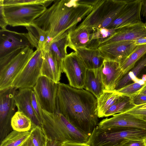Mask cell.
<instances>
[{"label": "cell", "mask_w": 146, "mask_h": 146, "mask_svg": "<svg viewBox=\"0 0 146 146\" xmlns=\"http://www.w3.org/2000/svg\"><path fill=\"white\" fill-rule=\"evenodd\" d=\"M58 112L72 125L90 136L98 123L97 99L89 92L58 83Z\"/></svg>", "instance_id": "1"}, {"label": "cell", "mask_w": 146, "mask_h": 146, "mask_svg": "<svg viewBox=\"0 0 146 146\" xmlns=\"http://www.w3.org/2000/svg\"><path fill=\"white\" fill-rule=\"evenodd\" d=\"M92 10L91 6L79 0H54L31 26L40 28L46 32L50 41L54 40L68 35Z\"/></svg>", "instance_id": "2"}, {"label": "cell", "mask_w": 146, "mask_h": 146, "mask_svg": "<svg viewBox=\"0 0 146 146\" xmlns=\"http://www.w3.org/2000/svg\"><path fill=\"white\" fill-rule=\"evenodd\" d=\"M43 128L49 139L62 143H88L89 136L81 131L59 112H49L42 109Z\"/></svg>", "instance_id": "3"}, {"label": "cell", "mask_w": 146, "mask_h": 146, "mask_svg": "<svg viewBox=\"0 0 146 146\" xmlns=\"http://www.w3.org/2000/svg\"><path fill=\"white\" fill-rule=\"evenodd\" d=\"M144 137L141 129L122 127L102 129L98 125L89 136L88 144L90 146H120L127 139L142 140Z\"/></svg>", "instance_id": "4"}, {"label": "cell", "mask_w": 146, "mask_h": 146, "mask_svg": "<svg viewBox=\"0 0 146 146\" xmlns=\"http://www.w3.org/2000/svg\"><path fill=\"white\" fill-rule=\"evenodd\" d=\"M35 53L33 48L29 46L0 59V90L12 86L15 79Z\"/></svg>", "instance_id": "5"}, {"label": "cell", "mask_w": 146, "mask_h": 146, "mask_svg": "<svg viewBox=\"0 0 146 146\" xmlns=\"http://www.w3.org/2000/svg\"><path fill=\"white\" fill-rule=\"evenodd\" d=\"M8 25L12 27L31 25L33 21L46 9L39 4L4 6Z\"/></svg>", "instance_id": "6"}, {"label": "cell", "mask_w": 146, "mask_h": 146, "mask_svg": "<svg viewBox=\"0 0 146 146\" xmlns=\"http://www.w3.org/2000/svg\"><path fill=\"white\" fill-rule=\"evenodd\" d=\"M17 90L12 86L0 90V142L13 130L11 121L15 113V96Z\"/></svg>", "instance_id": "7"}, {"label": "cell", "mask_w": 146, "mask_h": 146, "mask_svg": "<svg viewBox=\"0 0 146 146\" xmlns=\"http://www.w3.org/2000/svg\"><path fill=\"white\" fill-rule=\"evenodd\" d=\"M35 51L34 55L13 82L12 86L17 89L33 88L41 76L43 50H36Z\"/></svg>", "instance_id": "8"}, {"label": "cell", "mask_w": 146, "mask_h": 146, "mask_svg": "<svg viewBox=\"0 0 146 146\" xmlns=\"http://www.w3.org/2000/svg\"><path fill=\"white\" fill-rule=\"evenodd\" d=\"M62 68L70 86L78 89L84 88L87 69L76 52L66 56L63 61Z\"/></svg>", "instance_id": "9"}, {"label": "cell", "mask_w": 146, "mask_h": 146, "mask_svg": "<svg viewBox=\"0 0 146 146\" xmlns=\"http://www.w3.org/2000/svg\"><path fill=\"white\" fill-rule=\"evenodd\" d=\"M58 83L48 78L41 76L33 90L42 109L51 113L58 112L57 104Z\"/></svg>", "instance_id": "10"}, {"label": "cell", "mask_w": 146, "mask_h": 146, "mask_svg": "<svg viewBox=\"0 0 146 146\" xmlns=\"http://www.w3.org/2000/svg\"><path fill=\"white\" fill-rule=\"evenodd\" d=\"M29 46L32 47L27 33H18L7 29L0 31V59Z\"/></svg>", "instance_id": "11"}, {"label": "cell", "mask_w": 146, "mask_h": 146, "mask_svg": "<svg viewBox=\"0 0 146 146\" xmlns=\"http://www.w3.org/2000/svg\"><path fill=\"white\" fill-rule=\"evenodd\" d=\"M141 5L142 0H128L119 15L106 28H117L141 22Z\"/></svg>", "instance_id": "12"}, {"label": "cell", "mask_w": 146, "mask_h": 146, "mask_svg": "<svg viewBox=\"0 0 146 146\" xmlns=\"http://www.w3.org/2000/svg\"><path fill=\"white\" fill-rule=\"evenodd\" d=\"M136 46L134 41H122L99 46L98 48L105 59L119 62L128 56Z\"/></svg>", "instance_id": "13"}, {"label": "cell", "mask_w": 146, "mask_h": 146, "mask_svg": "<svg viewBox=\"0 0 146 146\" xmlns=\"http://www.w3.org/2000/svg\"><path fill=\"white\" fill-rule=\"evenodd\" d=\"M146 37V26L142 21L120 28L112 36L103 41L99 46L122 41H135Z\"/></svg>", "instance_id": "14"}, {"label": "cell", "mask_w": 146, "mask_h": 146, "mask_svg": "<svg viewBox=\"0 0 146 146\" xmlns=\"http://www.w3.org/2000/svg\"><path fill=\"white\" fill-rule=\"evenodd\" d=\"M98 126L102 129L131 127L146 130V121L125 112L113 115L110 118L104 119Z\"/></svg>", "instance_id": "15"}, {"label": "cell", "mask_w": 146, "mask_h": 146, "mask_svg": "<svg viewBox=\"0 0 146 146\" xmlns=\"http://www.w3.org/2000/svg\"><path fill=\"white\" fill-rule=\"evenodd\" d=\"M113 0H97L92 10L78 25L96 30L105 18L111 6Z\"/></svg>", "instance_id": "16"}, {"label": "cell", "mask_w": 146, "mask_h": 146, "mask_svg": "<svg viewBox=\"0 0 146 146\" xmlns=\"http://www.w3.org/2000/svg\"><path fill=\"white\" fill-rule=\"evenodd\" d=\"M124 75L119 62L105 59L102 77L105 90L115 91L116 85Z\"/></svg>", "instance_id": "17"}, {"label": "cell", "mask_w": 146, "mask_h": 146, "mask_svg": "<svg viewBox=\"0 0 146 146\" xmlns=\"http://www.w3.org/2000/svg\"><path fill=\"white\" fill-rule=\"evenodd\" d=\"M33 91L32 88L20 89L17 90L15 96L16 106L17 111L23 113L31 119L32 125L38 126L43 129L32 105L31 96Z\"/></svg>", "instance_id": "18"}, {"label": "cell", "mask_w": 146, "mask_h": 146, "mask_svg": "<svg viewBox=\"0 0 146 146\" xmlns=\"http://www.w3.org/2000/svg\"><path fill=\"white\" fill-rule=\"evenodd\" d=\"M42 50L43 56L41 76H45L58 83L63 72L62 63L49 50L45 49Z\"/></svg>", "instance_id": "19"}, {"label": "cell", "mask_w": 146, "mask_h": 146, "mask_svg": "<svg viewBox=\"0 0 146 146\" xmlns=\"http://www.w3.org/2000/svg\"><path fill=\"white\" fill-rule=\"evenodd\" d=\"M93 30L89 28L78 26L68 35V47L74 50L79 48H88L91 42Z\"/></svg>", "instance_id": "20"}, {"label": "cell", "mask_w": 146, "mask_h": 146, "mask_svg": "<svg viewBox=\"0 0 146 146\" xmlns=\"http://www.w3.org/2000/svg\"><path fill=\"white\" fill-rule=\"evenodd\" d=\"M74 51L87 69H95L103 67L105 58L98 48H76Z\"/></svg>", "instance_id": "21"}, {"label": "cell", "mask_w": 146, "mask_h": 146, "mask_svg": "<svg viewBox=\"0 0 146 146\" xmlns=\"http://www.w3.org/2000/svg\"><path fill=\"white\" fill-rule=\"evenodd\" d=\"M102 67L95 69H87L86 72L84 88L92 93L97 99L105 90L102 80Z\"/></svg>", "instance_id": "22"}, {"label": "cell", "mask_w": 146, "mask_h": 146, "mask_svg": "<svg viewBox=\"0 0 146 146\" xmlns=\"http://www.w3.org/2000/svg\"><path fill=\"white\" fill-rule=\"evenodd\" d=\"M121 95L116 91L104 90L97 99L98 115V118L104 117L106 113L118 99Z\"/></svg>", "instance_id": "23"}, {"label": "cell", "mask_w": 146, "mask_h": 146, "mask_svg": "<svg viewBox=\"0 0 146 146\" xmlns=\"http://www.w3.org/2000/svg\"><path fill=\"white\" fill-rule=\"evenodd\" d=\"M68 35H66L50 41L43 49L48 50L51 52L59 61L62 63L63 60L68 54L67 48L68 47Z\"/></svg>", "instance_id": "24"}, {"label": "cell", "mask_w": 146, "mask_h": 146, "mask_svg": "<svg viewBox=\"0 0 146 146\" xmlns=\"http://www.w3.org/2000/svg\"><path fill=\"white\" fill-rule=\"evenodd\" d=\"M29 40L33 48L36 50L43 49L50 40L44 31L37 27L31 26L26 27Z\"/></svg>", "instance_id": "25"}, {"label": "cell", "mask_w": 146, "mask_h": 146, "mask_svg": "<svg viewBox=\"0 0 146 146\" xmlns=\"http://www.w3.org/2000/svg\"><path fill=\"white\" fill-rule=\"evenodd\" d=\"M146 54V44L137 46L126 58L119 62L125 75L133 69L136 62Z\"/></svg>", "instance_id": "26"}, {"label": "cell", "mask_w": 146, "mask_h": 146, "mask_svg": "<svg viewBox=\"0 0 146 146\" xmlns=\"http://www.w3.org/2000/svg\"><path fill=\"white\" fill-rule=\"evenodd\" d=\"M128 1V0H113L109 11L97 29L108 27L119 15Z\"/></svg>", "instance_id": "27"}, {"label": "cell", "mask_w": 146, "mask_h": 146, "mask_svg": "<svg viewBox=\"0 0 146 146\" xmlns=\"http://www.w3.org/2000/svg\"><path fill=\"white\" fill-rule=\"evenodd\" d=\"M131 97L121 95L106 113L104 117H107L117 113L125 112L135 107Z\"/></svg>", "instance_id": "28"}, {"label": "cell", "mask_w": 146, "mask_h": 146, "mask_svg": "<svg viewBox=\"0 0 146 146\" xmlns=\"http://www.w3.org/2000/svg\"><path fill=\"white\" fill-rule=\"evenodd\" d=\"M142 58L137 64L120 79L116 85L115 91L121 89L132 81H135L137 75L146 66V54Z\"/></svg>", "instance_id": "29"}, {"label": "cell", "mask_w": 146, "mask_h": 146, "mask_svg": "<svg viewBox=\"0 0 146 146\" xmlns=\"http://www.w3.org/2000/svg\"><path fill=\"white\" fill-rule=\"evenodd\" d=\"M11 125L13 130L20 132L30 131L32 123L31 119L23 113L16 112L11 121Z\"/></svg>", "instance_id": "30"}, {"label": "cell", "mask_w": 146, "mask_h": 146, "mask_svg": "<svg viewBox=\"0 0 146 146\" xmlns=\"http://www.w3.org/2000/svg\"><path fill=\"white\" fill-rule=\"evenodd\" d=\"M30 135V131L13 130L0 142V146H21Z\"/></svg>", "instance_id": "31"}, {"label": "cell", "mask_w": 146, "mask_h": 146, "mask_svg": "<svg viewBox=\"0 0 146 146\" xmlns=\"http://www.w3.org/2000/svg\"><path fill=\"white\" fill-rule=\"evenodd\" d=\"M30 132L35 146H47L49 138L42 128L32 125Z\"/></svg>", "instance_id": "32"}, {"label": "cell", "mask_w": 146, "mask_h": 146, "mask_svg": "<svg viewBox=\"0 0 146 146\" xmlns=\"http://www.w3.org/2000/svg\"><path fill=\"white\" fill-rule=\"evenodd\" d=\"M146 86V82L140 79L139 81L129 84L116 91L121 95L131 97L139 94Z\"/></svg>", "instance_id": "33"}, {"label": "cell", "mask_w": 146, "mask_h": 146, "mask_svg": "<svg viewBox=\"0 0 146 146\" xmlns=\"http://www.w3.org/2000/svg\"><path fill=\"white\" fill-rule=\"evenodd\" d=\"M54 0H3L4 6L39 4L44 5L46 7Z\"/></svg>", "instance_id": "34"}, {"label": "cell", "mask_w": 146, "mask_h": 146, "mask_svg": "<svg viewBox=\"0 0 146 146\" xmlns=\"http://www.w3.org/2000/svg\"><path fill=\"white\" fill-rule=\"evenodd\" d=\"M31 102L34 111L39 121L42 125L44 121L42 108L36 94L33 90L31 96Z\"/></svg>", "instance_id": "35"}, {"label": "cell", "mask_w": 146, "mask_h": 146, "mask_svg": "<svg viewBox=\"0 0 146 146\" xmlns=\"http://www.w3.org/2000/svg\"><path fill=\"white\" fill-rule=\"evenodd\" d=\"M125 112L146 121V108H140L135 106Z\"/></svg>", "instance_id": "36"}, {"label": "cell", "mask_w": 146, "mask_h": 146, "mask_svg": "<svg viewBox=\"0 0 146 146\" xmlns=\"http://www.w3.org/2000/svg\"><path fill=\"white\" fill-rule=\"evenodd\" d=\"M8 25L5 13L3 0H0V31L7 29Z\"/></svg>", "instance_id": "37"}, {"label": "cell", "mask_w": 146, "mask_h": 146, "mask_svg": "<svg viewBox=\"0 0 146 146\" xmlns=\"http://www.w3.org/2000/svg\"><path fill=\"white\" fill-rule=\"evenodd\" d=\"M120 146H146L144 140L127 139L124 140Z\"/></svg>", "instance_id": "38"}, {"label": "cell", "mask_w": 146, "mask_h": 146, "mask_svg": "<svg viewBox=\"0 0 146 146\" xmlns=\"http://www.w3.org/2000/svg\"><path fill=\"white\" fill-rule=\"evenodd\" d=\"M131 98L133 104L135 106L146 103V95L138 94Z\"/></svg>", "instance_id": "39"}, {"label": "cell", "mask_w": 146, "mask_h": 146, "mask_svg": "<svg viewBox=\"0 0 146 146\" xmlns=\"http://www.w3.org/2000/svg\"><path fill=\"white\" fill-rule=\"evenodd\" d=\"M63 143L56 139H49L47 146H62Z\"/></svg>", "instance_id": "40"}, {"label": "cell", "mask_w": 146, "mask_h": 146, "mask_svg": "<svg viewBox=\"0 0 146 146\" xmlns=\"http://www.w3.org/2000/svg\"><path fill=\"white\" fill-rule=\"evenodd\" d=\"M62 146H90L88 144L85 143H78L71 142L63 143Z\"/></svg>", "instance_id": "41"}, {"label": "cell", "mask_w": 146, "mask_h": 146, "mask_svg": "<svg viewBox=\"0 0 146 146\" xmlns=\"http://www.w3.org/2000/svg\"><path fill=\"white\" fill-rule=\"evenodd\" d=\"M141 15L146 17V0H142Z\"/></svg>", "instance_id": "42"}, {"label": "cell", "mask_w": 146, "mask_h": 146, "mask_svg": "<svg viewBox=\"0 0 146 146\" xmlns=\"http://www.w3.org/2000/svg\"><path fill=\"white\" fill-rule=\"evenodd\" d=\"M21 146H35L30 135Z\"/></svg>", "instance_id": "43"}, {"label": "cell", "mask_w": 146, "mask_h": 146, "mask_svg": "<svg viewBox=\"0 0 146 146\" xmlns=\"http://www.w3.org/2000/svg\"><path fill=\"white\" fill-rule=\"evenodd\" d=\"M134 41L135 43L136 46L146 44V37L141 38Z\"/></svg>", "instance_id": "44"}, {"label": "cell", "mask_w": 146, "mask_h": 146, "mask_svg": "<svg viewBox=\"0 0 146 146\" xmlns=\"http://www.w3.org/2000/svg\"><path fill=\"white\" fill-rule=\"evenodd\" d=\"M136 107L140 108H146V103L138 106H135Z\"/></svg>", "instance_id": "45"}, {"label": "cell", "mask_w": 146, "mask_h": 146, "mask_svg": "<svg viewBox=\"0 0 146 146\" xmlns=\"http://www.w3.org/2000/svg\"><path fill=\"white\" fill-rule=\"evenodd\" d=\"M139 94L146 95V88L141 90Z\"/></svg>", "instance_id": "46"}, {"label": "cell", "mask_w": 146, "mask_h": 146, "mask_svg": "<svg viewBox=\"0 0 146 146\" xmlns=\"http://www.w3.org/2000/svg\"><path fill=\"white\" fill-rule=\"evenodd\" d=\"M145 144H146V138L145 140Z\"/></svg>", "instance_id": "47"}, {"label": "cell", "mask_w": 146, "mask_h": 146, "mask_svg": "<svg viewBox=\"0 0 146 146\" xmlns=\"http://www.w3.org/2000/svg\"><path fill=\"white\" fill-rule=\"evenodd\" d=\"M145 18H146V21H145V26H146V17H145Z\"/></svg>", "instance_id": "48"}, {"label": "cell", "mask_w": 146, "mask_h": 146, "mask_svg": "<svg viewBox=\"0 0 146 146\" xmlns=\"http://www.w3.org/2000/svg\"><path fill=\"white\" fill-rule=\"evenodd\" d=\"M146 88V86L145 87V88Z\"/></svg>", "instance_id": "49"}, {"label": "cell", "mask_w": 146, "mask_h": 146, "mask_svg": "<svg viewBox=\"0 0 146 146\" xmlns=\"http://www.w3.org/2000/svg\"></svg>", "instance_id": "50"}]
</instances>
